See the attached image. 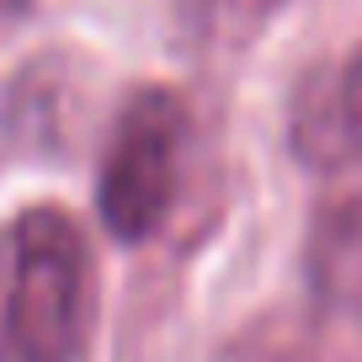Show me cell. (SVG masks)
<instances>
[{
  "label": "cell",
  "mask_w": 362,
  "mask_h": 362,
  "mask_svg": "<svg viewBox=\"0 0 362 362\" xmlns=\"http://www.w3.org/2000/svg\"><path fill=\"white\" fill-rule=\"evenodd\" d=\"M187 144H192V107L181 90L139 86L123 102L96 181L102 224L123 245H144L170 218L187 170Z\"/></svg>",
  "instance_id": "obj_2"
},
{
  "label": "cell",
  "mask_w": 362,
  "mask_h": 362,
  "mask_svg": "<svg viewBox=\"0 0 362 362\" xmlns=\"http://www.w3.org/2000/svg\"><path fill=\"white\" fill-rule=\"evenodd\" d=\"M288 144L309 170H357L362 165V43L336 64L315 69L288 102Z\"/></svg>",
  "instance_id": "obj_3"
},
{
  "label": "cell",
  "mask_w": 362,
  "mask_h": 362,
  "mask_svg": "<svg viewBox=\"0 0 362 362\" xmlns=\"http://www.w3.org/2000/svg\"><path fill=\"white\" fill-rule=\"evenodd\" d=\"M27 11V0H0V16H22Z\"/></svg>",
  "instance_id": "obj_4"
},
{
  "label": "cell",
  "mask_w": 362,
  "mask_h": 362,
  "mask_svg": "<svg viewBox=\"0 0 362 362\" xmlns=\"http://www.w3.org/2000/svg\"><path fill=\"white\" fill-rule=\"evenodd\" d=\"M96 315L86 229L64 208H27L0 240V362H80Z\"/></svg>",
  "instance_id": "obj_1"
}]
</instances>
